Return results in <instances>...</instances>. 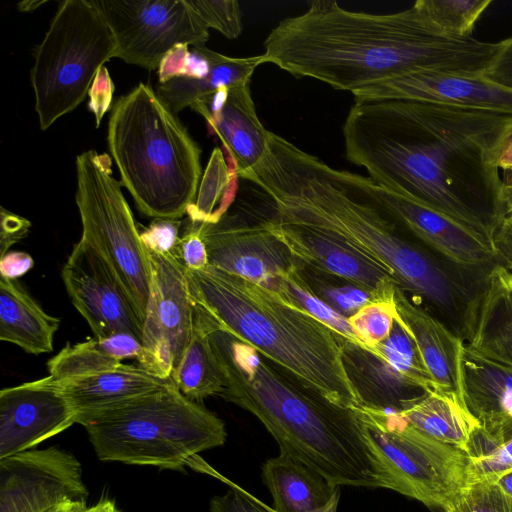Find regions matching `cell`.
Here are the masks:
<instances>
[{
  "instance_id": "obj_38",
  "label": "cell",
  "mask_w": 512,
  "mask_h": 512,
  "mask_svg": "<svg viewBox=\"0 0 512 512\" xmlns=\"http://www.w3.org/2000/svg\"><path fill=\"white\" fill-rule=\"evenodd\" d=\"M442 512H512V498L496 482H471Z\"/></svg>"
},
{
  "instance_id": "obj_45",
  "label": "cell",
  "mask_w": 512,
  "mask_h": 512,
  "mask_svg": "<svg viewBox=\"0 0 512 512\" xmlns=\"http://www.w3.org/2000/svg\"><path fill=\"white\" fill-rule=\"evenodd\" d=\"M31 222L24 217L14 214L4 207L0 213V254L5 255L9 248L20 241L29 232Z\"/></svg>"
},
{
  "instance_id": "obj_31",
  "label": "cell",
  "mask_w": 512,
  "mask_h": 512,
  "mask_svg": "<svg viewBox=\"0 0 512 512\" xmlns=\"http://www.w3.org/2000/svg\"><path fill=\"white\" fill-rule=\"evenodd\" d=\"M171 379L184 396L199 403L210 396H219L223 390L207 330L195 305L192 335Z\"/></svg>"
},
{
  "instance_id": "obj_27",
  "label": "cell",
  "mask_w": 512,
  "mask_h": 512,
  "mask_svg": "<svg viewBox=\"0 0 512 512\" xmlns=\"http://www.w3.org/2000/svg\"><path fill=\"white\" fill-rule=\"evenodd\" d=\"M342 350L347 374L361 406L398 413L426 393L404 382L372 352L347 340H343Z\"/></svg>"
},
{
  "instance_id": "obj_30",
  "label": "cell",
  "mask_w": 512,
  "mask_h": 512,
  "mask_svg": "<svg viewBox=\"0 0 512 512\" xmlns=\"http://www.w3.org/2000/svg\"><path fill=\"white\" fill-rule=\"evenodd\" d=\"M398 414L421 433L462 450L478 425L457 394L440 390L424 393Z\"/></svg>"
},
{
  "instance_id": "obj_22",
  "label": "cell",
  "mask_w": 512,
  "mask_h": 512,
  "mask_svg": "<svg viewBox=\"0 0 512 512\" xmlns=\"http://www.w3.org/2000/svg\"><path fill=\"white\" fill-rule=\"evenodd\" d=\"M395 306L397 320L414 339L436 390L460 397L459 355L464 341L414 303L398 286Z\"/></svg>"
},
{
  "instance_id": "obj_10",
  "label": "cell",
  "mask_w": 512,
  "mask_h": 512,
  "mask_svg": "<svg viewBox=\"0 0 512 512\" xmlns=\"http://www.w3.org/2000/svg\"><path fill=\"white\" fill-rule=\"evenodd\" d=\"M355 408L387 460L399 493L430 509L449 508L467 482L465 452L421 433L398 413Z\"/></svg>"
},
{
  "instance_id": "obj_25",
  "label": "cell",
  "mask_w": 512,
  "mask_h": 512,
  "mask_svg": "<svg viewBox=\"0 0 512 512\" xmlns=\"http://www.w3.org/2000/svg\"><path fill=\"white\" fill-rule=\"evenodd\" d=\"M60 319L47 314L17 280L0 277V340L38 355L53 350Z\"/></svg>"
},
{
  "instance_id": "obj_18",
  "label": "cell",
  "mask_w": 512,
  "mask_h": 512,
  "mask_svg": "<svg viewBox=\"0 0 512 512\" xmlns=\"http://www.w3.org/2000/svg\"><path fill=\"white\" fill-rule=\"evenodd\" d=\"M355 102L410 100L512 114V90L486 75L414 72L353 91Z\"/></svg>"
},
{
  "instance_id": "obj_14",
  "label": "cell",
  "mask_w": 512,
  "mask_h": 512,
  "mask_svg": "<svg viewBox=\"0 0 512 512\" xmlns=\"http://www.w3.org/2000/svg\"><path fill=\"white\" fill-rule=\"evenodd\" d=\"M72 304L96 338L129 333L141 342L143 321L125 287L107 261L81 239L62 268Z\"/></svg>"
},
{
  "instance_id": "obj_21",
  "label": "cell",
  "mask_w": 512,
  "mask_h": 512,
  "mask_svg": "<svg viewBox=\"0 0 512 512\" xmlns=\"http://www.w3.org/2000/svg\"><path fill=\"white\" fill-rule=\"evenodd\" d=\"M250 84L251 81L231 87L223 108L205 118L210 132L221 140L227 163L236 168L239 178L264 159L271 133L257 116Z\"/></svg>"
},
{
  "instance_id": "obj_29",
  "label": "cell",
  "mask_w": 512,
  "mask_h": 512,
  "mask_svg": "<svg viewBox=\"0 0 512 512\" xmlns=\"http://www.w3.org/2000/svg\"><path fill=\"white\" fill-rule=\"evenodd\" d=\"M141 351L142 342L137 337L121 332L68 343L47 362V367L54 379L65 381L115 368L125 359H138Z\"/></svg>"
},
{
  "instance_id": "obj_8",
  "label": "cell",
  "mask_w": 512,
  "mask_h": 512,
  "mask_svg": "<svg viewBox=\"0 0 512 512\" xmlns=\"http://www.w3.org/2000/svg\"><path fill=\"white\" fill-rule=\"evenodd\" d=\"M113 32L92 0H65L58 7L31 69L35 111L46 130L87 96L104 63L115 56Z\"/></svg>"
},
{
  "instance_id": "obj_26",
  "label": "cell",
  "mask_w": 512,
  "mask_h": 512,
  "mask_svg": "<svg viewBox=\"0 0 512 512\" xmlns=\"http://www.w3.org/2000/svg\"><path fill=\"white\" fill-rule=\"evenodd\" d=\"M262 480L277 512H306L326 505L340 486L302 461L280 453L262 466Z\"/></svg>"
},
{
  "instance_id": "obj_7",
  "label": "cell",
  "mask_w": 512,
  "mask_h": 512,
  "mask_svg": "<svg viewBox=\"0 0 512 512\" xmlns=\"http://www.w3.org/2000/svg\"><path fill=\"white\" fill-rule=\"evenodd\" d=\"M101 461L183 470L198 454L222 446L224 422L199 402L184 396L172 379L161 388L116 406L79 415Z\"/></svg>"
},
{
  "instance_id": "obj_35",
  "label": "cell",
  "mask_w": 512,
  "mask_h": 512,
  "mask_svg": "<svg viewBox=\"0 0 512 512\" xmlns=\"http://www.w3.org/2000/svg\"><path fill=\"white\" fill-rule=\"evenodd\" d=\"M376 348L377 357L404 382L425 392L436 390L414 339L397 318L389 337Z\"/></svg>"
},
{
  "instance_id": "obj_23",
  "label": "cell",
  "mask_w": 512,
  "mask_h": 512,
  "mask_svg": "<svg viewBox=\"0 0 512 512\" xmlns=\"http://www.w3.org/2000/svg\"><path fill=\"white\" fill-rule=\"evenodd\" d=\"M466 343L483 356L512 366V273L501 264L487 278Z\"/></svg>"
},
{
  "instance_id": "obj_5",
  "label": "cell",
  "mask_w": 512,
  "mask_h": 512,
  "mask_svg": "<svg viewBox=\"0 0 512 512\" xmlns=\"http://www.w3.org/2000/svg\"><path fill=\"white\" fill-rule=\"evenodd\" d=\"M186 272L194 304L220 328L330 402L361 406L334 330L253 282L211 266Z\"/></svg>"
},
{
  "instance_id": "obj_48",
  "label": "cell",
  "mask_w": 512,
  "mask_h": 512,
  "mask_svg": "<svg viewBox=\"0 0 512 512\" xmlns=\"http://www.w3.org/2000/svg\"><path fill=\"white\" fill-rule=\"evenodd\" d=\"M492 246L501 265L512 268V235L495 230L492 236Z\"/></svg>"
},
{
  "instance_id": "obj_24",
  "label": "cell",
  "mask_w": 512,
  "mask_h": 512,
  "mask_svg": "<svg viewBox=\"0 0 512 512\" xmlns=\"http://www.w3.org/2000/svg\"><path fill=\"white\" fill-rule=\"evenodd\" d=\"M169 379L159 378L140 365L121 363L103 372L58 383L78 417L148 394Z\"/></svg>"
},
{
  "instance_id": "obj_11",
  "label": "cell",
  "mask_w": 512,
  "mask_h": 512,
  "mask_svg": "<svg viewBox=\"0 0 512 512\" xmlns=\"http://www.w3.org/2000/svg\"><path fill=\"white\" fill-rule=\"evenodd\" d=\"M109 24L117 45L114 57L158 69L177 45L203 46L207 26L188 0H92Z\"/></svg>"
},
{
  "instance_id": "obj_56",
  "label": "cell",
  "mask_w": 512,
  "mask_h": 512,
  "mask_svg": "<svg viewBox=\"0 0 512 512\" xmlns=\"http://www.w3.org/2000/svg\"><path fill=\"white\" fill-rule=\"evenodd\" d=\"M504 176L503 182L512 185V171H504Z\"/></svg>"
},
{
  "instance_id": "obj_34",
  "label": "cell",
  "mask_w": 512,
  "mask_h": 512,
  "mask_svg": "<svg viewBox=\"0 0 512 512\" xmlns=\"http://www.w3.org/2000/svg\"><path fill=\"white\" fill-rule=\"evenodd\" d=\"M304 264L294 266L281 274L277 291L281 300L300 308L328 327L348 342L378 354L367 347L354 333L348 319L323 301L313 290L303 273Z\"/></svg>"
},
{
  "instance_id": "obj_57",
  "label": "cell",
  "mask_w": 512,
  "mask_h": 512,
  "mask_svg": "<svg viewBox=\"0 0 512 512\" xmlns=\"http://www.w3.org/2000/svg\"><path fill=\"white\" fill-rule=\"evenodd\" d=\"M509 270H510V272L512 273V268H511V269H509Z\"/></svg>"
},
{
  "instance_id": "obj_1",
  "label": "cell",
  "mask_w": 512,
  "mask_h": 512,
  "mask_svg": "<svg viewBox=\"0 0 512 512\" xmlns=\"http://www.w3.org/2000/svg\"><path fill=\"white\" fill-rule=\"evenodd\" d=\"M511 126L509 113L393 99L355 102L343 136L347 159L376 185L450 217L492 245L505 216L495 157Z\"/></svg>"
},
{
  "instance_id": "obj_20",
  "label": "cell",
  "mask_w": 512,
  "mask_h": 512,
  "mask_svg": "<svg viewBox=\"0 0 512 512\" xmlns=\"http://www.w3.org/2000/svg\"><path fill=\"white\" fill-rule=\"evenodd\" d=\"M459 383L461 401L479 426L512 423V366L483 356L464 342Z\"/></svg>"
},
{
  "instance_id": "obj_6",
  "label": "cell",
  "mask_w": 512,
  "mask_h": 512,
  "mask_svg": "<svg viewBox=\"0 0 512 512\" xmlns=\"http://www.w3.org/2000/svg\"><path fill=\"white\" fill-rule=\"evenodd\" d=\"M107 143L138 210L153 219H179L195 201L202 178L201 148L149 85L119 98Z\"/></svg>"
},
{
  "instance_id": "obj_50",
  "label": "cell",
  "mask_w": 512,
  "mask_h": 512,
  "mask_svg": "<svg viewBox=\"0 0 512 512\" xmlns=\"http://www.w3.org/2000/svg\"><path fill=\"white\" fill-rule=\"evenodd\" d=\"M339 499H340V487L336 490V492L334 493L333 497L330 499V501L318 508V509H315V510H311V511H306V512H337V507H338V503H339ZM262 505L269 511V512H277L275 510H273L270 506L266 505L265 503L262 502Z\"/></svg>"
},
{
  "instance_id": "obj_44",
  "label": "cell",
  "mask_w": 512,
  "mask_h": 512,
  "mask_svg": "<svg viewBox=\"0 0 512 512\" xmlns=\"http://www.w3.org/2000/svg\"><path fill=\"white\" fill-rule=\"evenodd\" d=\"M114 85L105 66L101 67L89 90V110L94 113L98 127L103 115L110 108Z\"/></svg>"
},
{
  "instance_id": "obj_54",
  "label": "cell",
  "mask_w": 512,
  "mask_h": 512,
  "mask_svg": "<svg viewBox=\"0 0 512 512\" xmlns=\"http://www.w3.org/2000/svg\"><path fill=\"white\" fill-rule=\"evenodd\" d=\"M497 485L512 498V469L502 474L496 481Z\"/></svg>"
},
{
  "instance_id": "obj_17",
  "label": "cell",
  "mask_w": 512,
  "mask_h": 512,
  "mask_svg": "<svg viewBox=\"0 0 512 512\" xmlns=\"http://www.w3.org/2000/svg\"><path fill=\"white\" fill-rule=\"evenodd\" d=\"M266 224L305 266L364 290L373 301H395L397 284L394 279L380 266L339 239L275 217L266 220Z\"/></svg>"
},
{
  "instance_id": "obj_16",
  "label": "cell",
  "mask_w": 512,
  "mask_h": 512,
  "mask_svg": "<svg viewBox=\"0 0 512 512\" xmlns=\"http://www.w3.org/2000/svg\"><path fill=\"white\" fill-rule=\"evenodd\" d=\"M77 414L51 375L0 391V459L34 448L76 424Z\"/></svg>"
},
{
  "instance_id": "obj_3",
  "label": "cell",
  "mask_w": 512,
  "mask_h": 512,
  "mask_svg": "<svg viewBox=\"0 0 512 512\" xmlns=\"http://www.w3.org/2000/svg\"><path fill=\"white\" fill-rule=\"evenodd\" d=\"M505 45L438 28L415 2L406 10L372 14L315 0L281 20L264 41L262 62L296 78L356 91L414 72L485 75Z\"/></svg>"
},
{
  "instance_id": "obj_2",
  "label": "cell",
  "mask_w": 512,
  "mask_h": 512,
  "mask_svg": "<svg viewBox=\"0 0 512 512\" xmlns=\"http://www.w3.org/2000/svg\"><path fill=\"white\" fill-rule=\"evenodd\" d=\"M243 179L262 190L275 218L329 234L384 269L414 303L467 341L492 267L457 264L404 236L369 177L330 167L270 133L264 159Z\"/></svg>"
},
{
  "instance_id": "obj_9",
  "label": "cell",
  "mask_w": 512,
  "mask_h": 512,
  "mask_svg": "<svg viewBox=\"0 0 512 512\" xmlns=\"http://www.w3.org/2000/svg\"><path fill=\"white\" fill-rule=\"evenodd\" d=\"M76 175L81 239L111 266L144 323L152 275L150 253L121 191L122 184L112 176L109 155L94 150L79 154Z\"/></svg>"
},
{
  "instance_id": "obj_39",
  "label": "cell",
  "mask_w": 512,
  "mask_h": 512,
  "mask_svg": "<svg viewBox=\"0 0 512 512\" xmlns=\"http://www.w3.org/2000/svg\"><path fill=\"white\" fill-rule=\"evenodd\" d=\"M207 28H213L229 39L237 38L242 30V12L235 0H188Z\"/></svg>"
},
{
  "instance_id": "obj_37",
  "label": "cell",
  "mask_w": 512,
  "mask_h": 512,
  "mask_svg": "<svg viewBox=\"0 0 512 512\" xmlns=\"http://www.w3.org/2000/svg\"><path fill=\"white\" fill-rule=\"evenodd\" d=\"M397 317L395 301H372L347 319L355 335L379 356L376 347L389 337Z\"/></svg>"
},
{
  "instance_id": "obj_13",
  "label": "cell",
  "mask_w": 512,
  "mask_h": 512,
  "mask_svg": "<svg viewBox=\"0 0 512 512\" xmlns=\"http://www.w3.org/2000/svg\"><path fill=\"white\" fill-rule=\"evenodd\" d=\"M87 496L81 464L66 450L30 449L0 459V512H47L86 503Z\"/></svg>"
},
{
  "instance_id": "obj_53",
  "label": "cell",
  "mask_w": 512,
  "mask_h": 512,
  "mask_svg": "<svg viewBox=\"0 0 512 512\" xmlns=\"http://www.w3.org/2000/svg\"><path fill=\"white\" fill-rule=\"evenodd\" d=\"M501 201L504 209V214L512 212V185L503 184L501 190Z\"/></svg>"
},
{
  "instance_id": "obj_51",
  "label": "cell",
  "mask_w": 512,
  "mask_h": 512,
  "mask_svg": "<svg viewBox=\"0 0 512 512\" xmlns=\"http://www.w3.org/2000/svg\"><path fill=\"white\" fill-rule=\"evenodd\" d=\"M86 508V503L70 501L62 503L47 512H84Z\"/></svg>"
},
{
  "instance_id": "obj_43",
  "label": "cell",
  "mask_w": 512,
  "mask_h": 512,
  "mask_svg": "<svg viewBox=\"0 0 512 512\" xmlns=\"http://www.w3.org/2000/svg\"><path fill=\"white\" fill-rule=\"evenodd\" d=\"M227 482L231 488L225 494L211 499L210 512H269L255 496L236 484Z\"/></svg>"
},
{
  "instance_id": "obj_52",
  "label": "cell",
  "mask_w": 512,
  "mask_h": 512,
  "mask_svg": "<svg viewBox=\"0 0 512 512\" xmlns=\"http://www.w3.org/2000/svg\"><path fill=\"white\" fill-rule=\"evenodd\" d=\"M84 512H121L112 500L102 499Z\"/></svg>"
},
{
  "instance_id": "obj_55",
  "label": "cell",
  "mask_w": 512,
  "mask_h": 512,
  "mask_svg": "<svg viewBox=\"0 0 512 512\" xmlns=\"http://www.w3.org/2000/svg\"><path fill=\"white\" fill-rule=\"evenodd\" d=\"M495 230L512 235V212L506 214ZM494 230V231H495Z\"/></svg>"
},
{
  "instance_id": "obj_33",
  "label": "cell",
  "mask_w": 512,
  "mask_h": 512,
  "mask_svg": "<svg viewBox=\"0 0 512 512\" xmlns=\"http://www.w3.org/2000/svg\"><path fill=\"white\" fill-rule=\"evenodd\" d=\"M467 482H496L512 469V423L492 428L475 426L463 449Z\"/></svg>"
},
{
  "instance_id": "obj_32",
  "label": "cell",
  "mask_w": 512,
  "mask_h": 512,
  "mask_svg": "<svg viewBox=\"0 0 512 512\" xmlns=\"http://www.w3.org/2000/svg\"><path fill=\"white\" fill-rule=\"evenodd\" d=\"M239 175L228 165L224 153L215 147L202 174L193 204L187 209L194 222L217 223L235 199Z\"/></svg>"
},
{
  "instance_id": "obj_41",
  "label": "cell",
  "mask_w": 512,
  "mask_h": 512,
  "mask_svg": "<svg viewBox=\"0 0 512 512\" xmlns=\"http://www.w3.org/2000/svg\"><path fill=\"white\" fill-rule=\"evenodd\" d=\"M181 224L178 219L156 218L140 232V236L149 251L176 257Z\"/></svg>"
},
{
  "instance_id": "obj_42",
  "label": "cell",
  "mask_w": 512,
  "mask_h": 512,
  "mask_svg": "<svg viewBox=\"0 0 512 512\" xmlns=\"http://www.w3.org/2000/svg\"><path fill=\"white\" fill-rule=\"evenodd\" d=\"M188 220L186 230L178 243L176 258L187 270H201L209 266L206 244L197 224Z\"/></svg>"
},
{
  "instance_id": "obj_19",
  "label": "cell",
  "mask_w": 512,
  "mask_h": 512,
  "mask_svg": "<svg viewBox=\"0 0 512 512\" xmlns=\"http://www.w3.org/2000/svg\"><path fill=\"white\" fill-rule=\"evenodd\" d=\"M392 216L415 238L451 261L467 267L500 264L491 243L450 217L374 183Z\"/></svg>"
},
{
  "instance_id": "obj_47",
  "label": "cell",
  "mask_w": 512,
  "mask_h": 512,
  "mask_svg": "<svg viewBox=\"0 0 512 512\" xmlns=\"http://www.w3.org/2000/svg\"><path fill=\"white\" fill-rule=\"evenodd\" d=\"M34 265L33 258L26 252L8 251L0 257V276L17 280Z\"/></svg>"
},
{
  "instance_id": "obj_12",
  "label": "cell",
  "mask_w": 512,
  "mask_h": 512,
  "mask_svg": "<svg viewBox=\"0 0 512 512\" xmlns=\"http://www.w3.org/2000/svg\"><path fill=\"white\" fill-rule=\"evenodd\" d=\"M149 253L150 295L137 361L153 375L169 379L192 335L194 302L183 264L174 255Z\"/></svg>"
},
{
  "instance_id": "obj_4",
  "label": "cell",
  "mask_w": 512,
  "mask_h": 512,
  "mask_svg": "<svg viewBox=\"0 0 512 512\" xmlns=\"http://www.w3.org/2000/svg\"><path fill=\"white\" fill-rule=\"evenodd\" d=\"M197 310L221 374L219 396L254 415L276 440L280 453L302 461L336 486L399 493L387 460L356 408L336 405L290 379Z\"/></svg>"
},
{
  "instance_id": "obj_40",
  "label": "cell",
  "mask_w": 512,
  "mask_h": 512,
  "mask_svg": "<svg viewBox=\"0 0 512 512\" xmlns=\"http://www.w3.org/2000/svg\"><path fill=\"white\" fill-rule=\"evenodd\" d=\"M308 282L323 301L346 318L373 301L367 292L352 284L334 286L316 277Z\"/></svg>"
},
{
  "instance_id": "obj_49",
  "label": "cell",
  "mask_w": 512,
  "mask_h": 512,
  "mask_svg": "<svg viewBox=\"0 0 512 512\" xmlns=\"http://www.w3.org/2000/svg\"><path fill=\"white\" fill-rule=\"evenodd\" d=\"M495 164L498 169L512 171V126L503 137L496 152Z\"/></svg>"
},
{
  "instance_id": "obj_28",
  "label": "cell",
  "mask_w": 512,
  "mask_h": 512,
  "mask_svg": "<svg viewBox=\"0 0 512 512\" xmlns=\"http://www.w3.org/2000/svg\"><path fill=\"white\" fill-rule=\"evenodd\" d=\"M209 61V71L202 78L175 77L158 83L157 95L174 112L191 107L196 101L208 97L221 88H231L251 81L255 69L263 64L261 55L230 57L199 46Z\"/></svg>"
},
{
  "instance_id": "obj_15",
  "label": "cell",
  "mask_w": 512,
  "mask_h": 512,
  "mask_svg": "<svg viewBox=\"0 0 512 512\" xmlns=\"http://www.w3.org/2000/svg\"><path fill=\"white\" fill-rule=\"evenodd\" d=\"M195 223L206 244L209 266L272 293L282 273L303 264L269 230L266 220L249 225L224 215L217 223Z\"/></svg>"
},
{
  "instance_id": "obj_36",
  "label": "cell",
  "mask_w": 512,
  "mask_h": 512,
  "mask_svg": "<svg viewBox=\"0 0 512 512\" xmlns=\"http://www.w3.org/2000/svg\"><path fill=\"white\" fill-rule=\"evenodd\" d=\"M427 17L446 33L471 37L481 15L492 0H418Z\"/></svg>"
},
{
  "instance_id": "obj_46",
  "label": "cell",
  "mask_w": 512,
  "mask_h": 512,
  "mask_svg": "<svg viewBox=\"0 0 512 512\" xmlns=\"http://www.w3.org/2000/svg\"><path fill=\"white\" fill-rule=\"evenodd\" d=\"M485 75L489 80L512 90V36L505 39L502 51Z\"/></svg>"
}]
</instances>
